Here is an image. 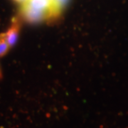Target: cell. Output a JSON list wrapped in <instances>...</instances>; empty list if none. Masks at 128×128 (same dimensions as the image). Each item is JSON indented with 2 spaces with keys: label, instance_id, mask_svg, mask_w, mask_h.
Here are the masks:
<instances>
[{
  "label": "cell",
  "instance_id": "cell-1",
  "mask_svg": "<svg viewBox=\"0 0 128 128\" xmlns=\"http://www.w3.org/2000/svg\"><path fill=\"white\" fill-rule=\"evenodd\" d=\"M21 14L30 23H39L54 18L53 0H27L22 4Z\"/></svg>",
  "mask_w": 128,
  "mask_h": 128
},
{
  "label": "cell",
  "instance_id": "cell-2",
  "mask_svg": "<svg viewBox=\"0 0 128 128\" xmlns=\"http://www.w3.org/2000/svg\"><path fill=\"white\" fill-rule=\"evenodd\" d=\"M20 31V23L16 18H14L11 26L9 28L8 31L4 33L5 38L8 44L11 47L14 46L18 40V34Z\"/></svg>",
  "mask_w": 128,
  "mask_h": 128
},
{
  "label": "cell",
  "instance_id": "cell-3",
  "mask_svg": "<svg viewBox=\"0 0 128 128\" xmlns=\"http://www.w3.org/2000/svg\"><path fill=\"white\" fill-rule=\"evenodd\" d=\"M70 0H53V14L54 17L59 15L65 7L68 5Z\"/></svg>",
  "mask_w": 128,
  "mask_h": 128
},
{
  "label": "cell",
  "instance_id": "cell-4",
  "mask_svg": "<svg viewBox=\"0 0 128 128\" xmlns=\"http://www.w3.org/2000/svg\"><path fill=\"white\" fill-rule=\"evenodd\" d=\"M10 46L5 38V34H0V57H2L8 52Z\"/></svg>",
  "mask_w": 128,
  "mask_h": 128
},
{
  "label": "cell",
  "instance_id": "cell-5",
  "mask_svg": "<svg viewBox=\"0 0 128 128\" xmlns=\"http://www.w3.org/2000/svg\"><path fill=\"white\" fill-rule=\"evenodd\" d=\"M14 1H15L16 2H18V3H20V4H23V3H24L25 2H26L27 0H14Z\"/></svg>",
  "mask_w": 128,
  "mask_h": 128
},
{
  "label": "cell",
  "instance_id": "cell-6",
  "mask_svg": "<svg viewBox=\"0 0 128 128\" xmlns=\"http://www.w3.org/2000/svg\"><path fill=\"white\" fill-rule=\"evenodd\" d=\"M2 78V70H1V68H0V80Z\"/></svg>",
  "mask_w": 128,
  "mask_h": 128
}]
</instances>
